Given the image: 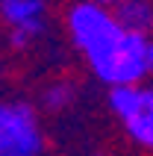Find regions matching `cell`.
I'll return each mask as SVG.
<instances>
[{"label":"cell","mask_w":153,"mask_h":156,"mask_svg":"<svg viewBox=\"0 0 153 156\" xmlns=\"http://www.w3.org/2000/svg\"><path fill=\"white\" fill-rule=\"evenodd\" d=\"M68 35L74 47L85 56L91 74L109 88L141 86L147 77V38L124 33L112 15L91 0L68 9Z\"/></svg>","instance_id":"cell-1"},{"label":"cell","mask_w":153,"mask_h":156,"mask_svg":"<svg viewBox=\"0 0 153 156\" xmlns=\"http://www.w3.org/2000/svg\"><path fill=\"white\" fill-rule=\"evenodd\" d=\"M109 109L124 124L130 141L153 153V88L115 86L109 88Z\"/></svg>","instance_id":"cell-2"},{"label":"cell","mask_w":153,"mask_h":156,"mask_svg":"<svg viewBox=\"0 0 153 156\" xmlns=\"http://www.w3.org/2000/svg\"><path fill=\"white\" fill-rule=\"evenodd\" d=\"M44 136L27 103H0V156H41Z\"/></svg>","instance_id":"cell-3"},{"label":"cell","mask_w":153,"mask_h":156,"mask_svg":"<svg viewBox=\"0 0 153 156\" xmlns=\"http://www.w3.org/2000/svg\"><path fill=\"white\" fill-rule=\"evenodd\" d=\"M112 15L124 33L153 38V0H121L112 6Z\"/></svg>","instance_id":"cell-4"},{"label":"cell","mask_w":153,"mask_h":156,"mask_svg":"<svg viewBox=\"0 0 153 156\" xmlns=\"http://www.w3.org/2000/svg\"><path fill=\"white\" fill-rule=\"evenodd\" d=\"M0 18L9 24V30L44 24V0H0Z\"/></svg>","instance_id":"cell-5"},{"label":"cell","mask_w":153,"mask_h":156,"mask_svg":"<svg viewBox=\"0 0 153 156\" xmlns=\"http://www.w3.org/2000/svg\"><path fill=\"white\" fill-rule=\"evenodd\" d=\"M44 106L53 109V112H59V109H68L74 103V86L71 83H53L47 91H44Z\"/></svg>","instance_id":"cell-6"},{"label":"cell","mask_w":153,"mask_h":156,"mask_svg":"<svg viewBox=\"0 0 153 156\" xmlns=\"http://www.w3.org/2000/svg\"><path fill=\"white\" fill-rule=\"evenodd\" d=\"M44 33V24H30V27H15V30H9V41H12V47H18V50H24V47H30V44L38 38V35Z\"/></svg>","instance_id":"cell-7"},{"label":"cell","mask_w":153,"mask_h":156,"mask_svg":"<svg viewBox=\"0 0 153 156\" xmlns=\"http://www.w3.org/2000/svg\"><path fill=\"white\" fill-rule=\"evenodd\" d=\"M144 59H147V74L153 77V38H147V56Z\"/></svg>","instance_id":"cell-8"},{"label":"cell","mask_w":153,"mask_h":156,"mask_svg":"<svg viewBox=\"0 0 153 156\" xmlns=\"http://www.w3.org/2000/svg\"><path fill=\"white\" fill-rule=\"evenodd\" d=\"M91 3H97V6H103V9H112V6H118L121 0H91Z\"/></svg>","instance_id":"cell-9"},{"label":"cell","mask_w":153,"mask_h":156,"mask_svg":"<svg viewBox=\"0 0 153 156\" xmlns=\"http://www.w3.org/2000/svg\"><path fill=\"white\" fill-rule=\"evenodd\" d=\"M97 156H106V153H97Z\"/></svg>","instance_id":"cell-10"}]
</instances>
